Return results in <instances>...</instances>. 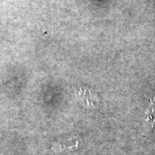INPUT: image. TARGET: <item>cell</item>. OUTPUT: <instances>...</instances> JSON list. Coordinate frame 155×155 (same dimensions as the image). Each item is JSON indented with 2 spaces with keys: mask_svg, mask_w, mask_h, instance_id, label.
I'll use <instances>...</instances> for the list:
<instances>
[{
  "mask_svg": "<svg viewBox=\"0 0 155 155\" xmlns=\"http://www.w3.org/2000/svg\"><path fill=\"white\" fill-rule=\"evenodd\" d=\"M79 102L86 108L92 109H100L102 106L101 100L98 94L88 86H82L76 91Z\"/></svg>",
  "mask_w": 155,
  "mask_h": 155,
  "instance_id": "obj_1",
  "label": "cell"
},
{
  "mask_svg": "<svg viewBox=\"0 0 155 155\" xmlns=\"http://www.w3.org/2000/svg\"><path fill=\"white\" fill-rule=\"evenodd\" d=\"M145 121L150 128H152L155 124V96L151 101L148 109L146 111L144 116Z\"/></svg>",
  "mask_w": 155,
  "mask_h": 155,
  "instance_id": "obj_2",
  "label": "cell"
}]
</instances>
